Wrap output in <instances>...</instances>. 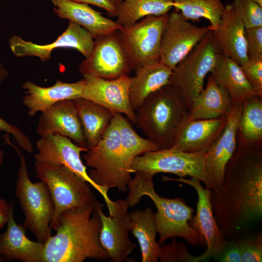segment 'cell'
<instances>
[{"label":"cell","mask_w":262,"mask_h":262,"mask_svg":"<svg viewBox=\"0 0 262 262\" xmlns=\"http://www.w3.org/2000/svg\"><path fill=\"white\" fill-rule=\"evenodd\" d=\"M212 191V190H211ZM213 213L226 239L248 231L262 218V144L237 146L226 166L223 183L211 192Z\"/></svg>","instance_id":"6da1fadb"},{"label":"cell","mask_w":262,"mask_h":262,"mask_svg":"<svg viewBox=\"0 0 262 262\" xmlns=\"http://www.w3.org/2000/svg\"><path fill=\"white\" fill-rule=\"evenodd\" d=\"M99 208L80 207L63 212L54 229L55 234L44 244L43 262L109 259L99 240L101 223Z\"/></svg>","instance_id":"7a4b0ae2"},{"label":"cell","mask_w":262,"mask_h":262,"mask_svg":"<svg viewBox=\"0 0 262 262\" xmlns=\"http://www.w3.org/2000/svg\"><path fill=\"white\" fill-rule=\"evenodd\" d=\"M135 173L128 185L129 192L125 200L128 207H134L145 196L152 200L157 210L154 213V220L159 234L158 243L161 245L169 238L179 237L193 246H202L198 233L189 223L194 209L180 197L159 196L154 189L153 176L139 172Z\"/></svg>","instance_id":"3957f363"},{"label":"cell","mask_w":262,"mask_h":262,"mask_svg":"<svg viewBox=\"0 0 262 262\" xmlns=\"http://www.w3.org/2000/svg\"><path fill=\"white\" fill-rule=\"evenodd\" d=\"M135 111V125L162 149L172 147L189 115L188 108L169 82L148 96Z\"/></svg>","instance_id":"277c9868"},{"label":"cell","mask_w":262,"mask_h":262,"mask_svg":"<svg viewBox=\"0 0 262 262\" xmlns=\"http://www.w3.org/2000/svg\"><path fill=\"white\" fill-rule=\"evenodd\" d=\"M4 139L16 150L19 158L16 195L25 216L23 226L34 234L37 241L44 244L52 235L50 225L54 213L53 200L44 181L33 182L31 180L26 159L20 149L10 141L7 134Z\"/></svg>","instance_id":"5b68a950"},{"label":"cell","mask_w":262,"mask_h":262,"mask_svg":"<svg viewBox=\"0 0 262 262\" xmlns=\"http://www.w3.org/2000/svg\"><path fill=\"white\" fill-rule=\"evenodd\" d=\"M87 148L82 158L85 165L91 168L88 173L91 180L101 187L126 192L132 173L123 157L115 115L101 139Z\"/></svg>","instance_id":"8992f818"},{"label":"cell","mask_w":262,"mask_h":262,"mask_svg":"<svg viewBox=\"0 0 262 262\" xmlns=\"http://www.w3.org/2000/svg\"><path fill=\"white\" fill-rule=\"evenodd\" d=\"M34 168L36 177L46 184L54 205L51 229L56 227L59 216L65 211L89 206L103 207L91 185L66 166L35 161Z\"/></svg>","instance_id":"52a82bcc"},{"label":"cell","mask_w":262,"mask_h":262,"mask_svg":"<svg viewBox=\"0 0 262 262\" xmlns=\"http://www.w3.org/2000/svg\"><path fill=\"white\" fill-rule=\"evenodd\" d=\"M221 53L211 30L173 69L169 80L189 109L203 89L204 79Z\"/></svg>","instance_id":"ba28073f"},{"label":"cell","mask_w":262,"mask_h":262,"mask_svg":"<svg viewBox=\"0 0 262 262\" xmlns=\"http://www.w3.org/2000/svg\"><path fill=\"white\" fill-rule=\"evenodd\" d=\"M205 153L172 148L149 151L134 159L131 171L132 173L139 172L153 177L158 173H169L183 178L189 176L200 180L205 188L211 190L205 169Z\"/></svg>","instance_id":"9c48e42d"},{"label":"cell","mask_w":262,"mask_h":262,"mask_svg":"<svg viewBox=\"0 0 262 262\" xmlns=\"http://www.w3.org/2000/svg\"><path fill=\"white\" fill-rule=\"evenodd\" d=\"M168 15L167 13L147 16L131 26L118 30L133 71L159 61L162 36Z\"/></svg>","instance_id":"30bf717a"},{"label":"cell","mask_w":262,"mask_h":262,"mask_svg":"<svg viewBox=\"0 0 262 262\" xmlns=\"http://www.w3.org/2000/svg\"><path fill=\"white\" fill-rule=\"evenodd\" d=\"M79 70L82 75L106 80L116 79L133 70L118 30L95 39L92 52L80 64Z\"/></svg>","instance_id":"8fae6325"},{"label":"cell","mask_w":262,"mask_h":262,"mask_svg":"<svg viewBox=\"0 0 262 262\" xmlns=\"http://www.w3.org/2000/svg\"><path fill=\"white\" fill-rule=\"evenodd\" d=\"M37 153L35 161L50 164L63 165L82 180L88 182L102 196L109 213L113 208L114 201L109 197V189L95 183L90 178L81 154L87 148L79 146L64 136L50 134L41 137L35 143Z\"/></svg>","instance_id":"7c38bea8"},{"label":"cell","mask_w":262,"mask_h":262,"mask_svg":"<svg viewBox=\"0 0 262 262\" xmlns=\"http://www.w3.org/2000/svg\"><path fill=\"white\" fill-rule=\"evenodd\" d=\"M163 181L172 180L182 182L192 187L196 190L198 200L196 203V213L192 216L189 223L190 225L198 233L201 245H205L206 250L201 254L194 256L193 262L206 261L211 258L217 259L226 242L225 237L214 217L211 195L212 191L204 188L200 180L191 178L183 177L174 179L163 176Z\"/></svg>","instance_id":"4fadbf2b"},{"label":"cell","mask_w":262,"mask_h":262,"mask_svg":"<svg viewBox=\"0 0 262 262\" xmlns=\"http://www.w3.org/2000/svg\"><path fill=\"white\" fill-rule=\"evenodd\" d=\"M210 31L209 26H197L172 11L163 30L159 62L173 69Z\"/></svg>","instance_id":"5bb4252c"},{"label":"cell","mask_w":262,"mask_h":262,"mask_svg":"<svg viewBox=\"0 0 262 262\" xmlns=\"http://www.w3.org/2000/svg\"><path fill=\"white\" fill-rule=\"evenodd\" d=\"M128 206L126 200L114 201L113 209L106 216L99 208L101 226L99 240L107 251L111 262H134L128 258L136 245L129 238L131 231Z\"/></svg>","instance_id":"9a60e30c"},{"label":"cell","mask_w":262,"mask_h":262,"mask_svg":"<svg viewBox=\"0 0 262 262\" xmlns=\"http://www.w3.org/2000/svg\"><path fill=\"white\" fill-rule=\"evenodd\" d=\"M94 43L95 39L89 31L69 21L66 30L51 43L39 45L14 35L9 39V46L13 53L17 57L35 56L46 62L50 59L52 51L58 48L75 49L85 58H88L92 52Z\"/></svg>","instance_id":"2e32d148"},{"label":"cell","mask_w":262,"mask_h":262,"mask_svg":"<svg viewBox=\"0 0 262 262\" xmlns=\"http://www.w3.org/2000/svg\"><path fill=\"white\" fill-rule=\"evenodd\" d=\"M82 76L85 84L82 98L96 102L115 113L124 114L135 125V112L131 105L129 98L131 77L129 75L114 80L89 75Z\"/></svg>","instance_id":"e0dca14e"},{"label":"cell","mask_w":262,"mask_h":262,"mask_svg":"<svg viewBox=\"0 0 262 262\" xmlns=\"http://www.w3.org/2000/svg\"><path fill=\"white\" fill-rule=\"evenodd\" d=\"M243 107L232 106L225 128L205 153V169L212 192L220 189L226 166L236 149L238 122Z\"/></svg>","instance_id":"ac0fdd59"},{"label":"cell","mask_w":262,"mask_h":262,"mask_svg":"<svg viewBox=\"0 0 262 262\" xmlns=\"http://www.w3.org/2000/svg\"><path fill=\"white\" fill-rule=\"evenodd\" d=\"M41 137L58 134L86 147L82 128L73 99L59 101L41 112L36 130Z\"/></svg>","instance_id":"d6986e66"},{"label":"cell","mask_w":262,"mask_h":262,"mask_svg":"<svg viewBox=\"0 0 262 262\" xmlns=\"http://www.w3.org/2000/svg\"><path fill=\"white\" fill-rule=\"evenodd\" d=\"M14 208L9 203L6 229L0 234V262H43L44 244L27 236L26 229L15 221Z\"/></svg>","instance_id":"ffe728a7"},{"label":"cell","mask_w":262,"mask_h":262,"mask_svg":"<svg viewBox=\"0 0 262 262\" xmlns=\"http://www.w3.org/2000/svg\"><path fill=\"white\" fill-rule=\"evenodd\" d=\"M211 31L222 54L240 66L248 60L246 29L232 3L225 5L218 25Z\"/></svg>","instance_id":"44dd1931"},{"label":"cell","mask_w":262,"mask_h":262,"mask_svg":"<svg viewBox=\"0 0 262 262\" xmlns=\"http://www.w3.org/2000/svg\"><path fill=\"white\" fill-rule=\"evenodd\" d=\"M227 122V116L187 120L172 146L174 150L206 153L220 135Z\"/></svg>","instance_id":"7402d4cb"},{"label":"cell","mask_w":262,"mask_h":262,"mask_svg":"<svg viewBox=\"0 0 262 262\" xmlns=\"http://www.w3.org/2000/svg\"><path fill=\"white\" fill-rule=\"evenodd\" d=\"M84 84L83 79L72 83L57 81L49 87L40 86L28 81L22 84L25 94L22 101L28 114L33 116L61 100L81 98Z\"/></svg>","instance_id":"603a6c76"},{"label":"cell","mask_w":262,"mask_h":262,"mask_svg":"<svg viewBox=\"0 0 262 262\" xmlns=\"http://www.w3.org/2000/svg\"><path fill=\"white\" fill-rule=\"evenodd\" d=\"M58 17L77 23L89 31L94 39L120 29L116 21L103 16L87 4L71 0H50Z\"/></svg>","instance_id":"cb8c5ba5"},{"label":"cell","mask_w":262,"mask_h":262,"mask_svg":"<svg viewBox=\"0 0 262 262\" xmlns=\"http://www.w3.org/2000/svg\"><path fill=\"white\" fill-rule=\"evenodd\" d=\"M232 107L227 89L211 73L203 88L188 109L187 120L211 119L227 116Z\"/></svg>","instance_id":"d4e9b609"},{"label":"cell","mask_w":262,"mask_h":262,"mask_svg":"<svg viewBox=\"0 0 262 262\" xmlns=\"http://www.w3.org/2000/svg\"><path fill=\"white\" fill-rule=\"evenodd\" d=\"M211 73L216 81L227 89L232 106H244L248 99L257 96L240 66L222 53Z\"/></svg>","instance_id":"484cf974"},{"label":"cell","mask_w":262,"mask_h":262,"mask_svg":"<svg viewBox=\"0 0 262 262\" xmlns=\"http://www.w3.org/2000/svg\"><path fill=\"white\" fill-rule=\"evenodd\" d=\"M173 69L161 62L145 65L135 71L130 77L129 98L135 111L150 94L169 82Z\"/></svg>","instance_id":"4316f807"},{"label":"cell","mask_w":262,"mask_h":262,"mask_svg":"<svg viewBox=\"0 0 262 262\" xmlns=\"http://www.w3.org/2000/svg\"><path fill=\"white\" fill-rule=\"evenodd\" d=\"M85 139L86 147L95 146L101 139L116 114L90 100L74 99Z\"/></svg>","instance_id":"83f0119b"},{"label":"cell","mask_w":262,"mask_h":262,"mask_svg":"<svg viewBox=\"0 0 262 262\" xmlns=\"http://www.w3.org/2000/svg\"><path fill=\"white\" fill-rule=\"evenodd\" d=\"M130 228L139 243L142 262H157L160 253L161 245L156 242L157 231L151 208L136 210L129 213Z\"/></svg>","instance_id":"f1b7e54d"},{"label":"cell","mask_w":262,"mask_h":262,"mask_svg":"<svg viewBox=\"0 0 262 262\" xmlns=\"http://www.w3.org/2000/svg\"><path fill=\"white\" fill-rule=\"evenodd\" d=\"M173 7L171 0H123L116 7L115 21L122 27H129L146 16L167 14Z\"/></svg>","instance_id":"f546056e"},{"label":"cell","mask_w":262,"mask_h":262,"mask_svg":"<svg viewBox=\"0 0 262 262\" xmlns=\"http://www.w3.org/2000/svg\"><path fill=\"white\" fill-rule=\"evenodd\" d=\"M115 116L120 134L123 157L127 166L132 173L131 166L136 157L146 152L162 148L148 138L140 136L132 128L130 121L121 114L116 113Z\"/></svg>","instance_id":"4dcf8cb0"},{"label":"cell","mask_w":262,"mask_h":262,"mask_svg":"<svg viewBox=\"0 0 262 262\" xmlns=\"http://www.w3.org/2000/svg\"><path fill=\"white\" fill-rule=\"evenodd\" d=\"M237 138L262 144V97L256 96L245 103L239 119Z\"/></svg>","instance_id":"1f68e13d"},{"label":"cell","mask_w":262,"mask_h":262,"mask_svg":"<svg viewBox=\"0 0 262 262\" xmlns=\"http://www.w3.org/2000/svg\"><path fill=\"white\" fill-rule=\"evenodd\" d=\"M175 10L186 20L196 21L204 18L210 22V30L217 27L225 5L222 0H171Z\"/></svg>","instance_id":"d6a6232c"},{"label":"cell","mask_w":262,"mask_h":262,"mask_svg":"<svg viewBox=\"0 0 262 262\" xmlns=\"http://www.w3.org/2000/svg\"><path fill=\"white\" fill-rule=\"evenodd\" d=\"M237 10L246 29L262 27V7L251 0H234Z\"/></svg>","instance_id":"836d02e7"},{"label":"cell","mask_w":262,"mask_h":262,"mask_svg":"<svg viewBox=\"0 0 262 262\" xmlns=\"http://www.w3.org/2000/svg\"><path fill=\"white\" fill-rule=\"evenodd\" d=\"M244 236L238 239L240 248L241 262H262V235L258 233Z\"/></svg>","instance_id":"e575fe53"},{"label":"cell","mask_w":262,"mask_h":262,"mask_svg":"<svg viewBox=\"0 0 262 262\" xmlns=\"http://www.w3.org/2000/svg\"><path fill=\"white\" fill-rule=\"evenodd\" d=\"M240 67L257 95L262 97V59H248Z\"/></svg>","instance_id":"d590c367"},{"label":"cell","mask_w":262,"mask_h":262,"mask_svg":"<svg viewBox=\"0 0 262 262\" xmlns=\"http://www.w3.org/2000/svg\"><path fill=\"white\" fill-rule=\"evenodd\" d=\"M184 244L177 242L175 237L171 244L161 245L159 259L161 262H193V256L188 253Z\"/></svg>","instance_id":"8d00e7d4"},{"label":"cell","mask_w":262,"mask_h":262,"mask_svg":"<svg viewBox=\"0 0 262 262\" xmlns=\"http://www.w3.org/2000/svg\"><path fill=\"white\" fill-rule=\"evenodd\" d=\"M248 59H262V27L246 29Z\"/></svg>","instance_id":"74e56055"},{"label":"cell","mask_w":262,"mask_h":262,"mask_svg":"<svg viewBox=\"0 0 262 262\" xmlns=\"http://www.w3.org/2000/svg\"><path fill=\"white\" fill-rule=\"evenodd\" d=\"M3 132L11 134L19 147L23 149L29 153L33 152V145L29 137L17 127L0 117V134Z\"/></svg>","instance_id":"f35d334b"},{"label":"cell","mask_w":262,"mask_h":262,"mask_svg":"<svg viewBox=\"0 0 262 262\" xmlns=\"http://www.w3.org/2000/svg\"><path fill=\"white\" fill-rule=\"evenodd\" d=\"M226 240L217 260L220 262H241L240 248L238 239Z\"/></svg>","instance_id":"ab89813d"},{"label":"cell","mask_w":262,"mask_h":262,"mask_svg":"<svg viewBox=\"0 0 262 262\" xmlns=\"http://www.w3.org/2000/svg\"><path fill=\"white\" fill-rule=\"evenodd\" d=\"M75 2L90 4L105 10L108 15L112 17L116 16V7L109 0H71Z\"/></svg>","instance_id":"60d3db41"},{"label":"cell","mask_w":262,"mask_h":262,"mask_svg":"<svg viewBox=\"0 0 262 262\" xmlns=\"http://www.w3.org/2000/svg\"><path fill=\"white\" fill-rule=\"evenodd\" d=\"M9 214V204L0 198V230L6 225Z\"/></svg>","instance_id":"b9f144b4"},{"label":"cell","mask_w":262,"mask_h":262,"mask_svg":"<svg viewBox=\"0 0 262 262\" xmlns=\"http://www.w3.org/2000/svg\"><path fill=\"white\" fill-rule=\"evenodd\" d=\"M8 76V72L0 62V82H1Z\"/></svg>","instance_id":"7bdbcfd3"},{"label":"cell","mask_w":262,"mask_h":262,"mask_svg":"<svg viewBox=\"0 0 262 262\" xmlns=\"http://www.w3.org/2000/svg\"><path fill=\"white\" fill-rule=\"evenodd\" d=\"M112 3H113L116 7H117L118 4L123 0H109Z\"/></svg>","instance_id":"ee69618b"},{"label":"cell","mask_w":262,"mask_h":262,"mask_svg":"<svg viewBox=\"0 0 262 262\" xmlns=\"http://www.w3.org/2000/svg\"><path fill=\"white\" fill-rule=\"evenodd\" d=\"M4 152L2 150L0 149V166H1L3 159Z\"/></svg>","instance_id":"f6af8a7d"},{"label":"cell","mask_w":262,"mask_h":262,"mask_svg":"<svg viewBox=\"0 0 262 262\" xmlns=\"http://www.w3.org/2000/svg\"><path fill=\"white\" fill-rule=\"evenodd\" d=\"M262 7V0H251Z\"/></svg>","instance_id":"bcb514c9"},{"label":"cell","mask_w":262,"mask_h":262,"mask_svg":"<svg viewBox=\"0 0 262 262\" xmlns=\"http://www.w3.org/2000/svg\"></svg>","instance_id":"7dc6e473"}]
</instances>
